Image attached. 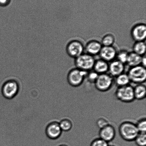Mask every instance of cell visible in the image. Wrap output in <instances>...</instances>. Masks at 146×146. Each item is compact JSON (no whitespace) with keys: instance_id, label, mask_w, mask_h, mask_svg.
Masks as SVG:
<instances>
[{"instance_id":"obj_20","label":"cell","mask_w":146,"mask_h":146,"mask_svg":"<svg viewBox=\"0 0 146 146\" xmlns=\"http://www.w3.org/2000/svg\"><path fill=\"white\" fill-rule=\"evenodd\" d=\"M60 126L63 132L68 133L72 130L73 123L69 119H64L59 123Z\"/></svg>"},{"instance_id":"obj_4","label":"cell","mask_w":146,"mask_h":146,"mask_svg":"<svg viewBox=\"0 0 146 146\" xmlns=\"http://www.w3.org/2000/svg\"><path fill=\"white\" fill-rule=\"evenodd\" d=\"M131 82L137 84H143L146 80V70L142 65L131 67L128 73Z\"/></svg>"},{"instance_id":"obj_10","label":"cell","mask_w":146,"mask_h":146,"mask_svg":"<svg viewBox=\"0 0 146 146\" xmlns=\"http://www.w3.org/2000/svg\"><path fill=\"white\" fill-rule=\"evenodd\" d=\"M45 132L48 138L55 140L58 139L61 136L63 131L60 126L59 123L53 122L47 126Z\"/></svg>"},{"instance_id":"obj_6","label":"cell","mask_w":146,"mask_h":146,"mask_svg":"<svg viewBox=\"0 0 146 146\" xmlns=\"http://www.w3.org/2000/svg\"><path fill=\"white\" fill-rule=\"evenodd\" d=\"M113 77L107 73L99 75L94 83L96 89L101 92H106L111 89L114 83Z\"/></svg>"},{"instance_id":"obj_22","label":"cell","mask_w":146,"mask_h":146,"mask_svg":"<svg viewBox=\"0 0 146 146\" xmlns=\"http://www.w3.org/2000/svg\"><path fill=\"white\" fill-rule=\"evenodd\" d=\"M134 141L137 146H146V133H139Z\"/></svg>"},{"instance_id":"obj_2","label":"cell","mask_w":146,"mask_h":146,"mask_svg":"<svg viewBox=\"0 0 146 146\" xmlns=\"http://www.w3.org/2000/svg\"><path fill=\"white\" fill-rule=\"evenodd\" d=\"M88 73L77 68L71 70L67 76L68 84L70 86L75 88L80 86L84 82Z\"/></svg>"},{"instance_id":"obj_26","label":"cell","mask_w":146,"mask_h":146,"mask_svg":"<svg viewBox=\"0 0 146 146\" xmlns=\"http://www.w3.org/2000/svg\"><path fill=\"white\" fill-rule=\"evenodd\" d=\"M98 75V74L94 71L89 73H88L86 77H87L89 82L94 84Z\"/></svg>"},{"instance_id":"obj_29","label":"cell","mask_w":146,"mask_h":146,"mask_svg":"<svg viewBox=\"0 0 146 146\" xmlns=\"http://www.w3.org/2000/svg\"><path fill=\"white\" fill-rule=\"evenodd\" d=\"M141 65L142 66L144 67H146V57L145 56H143L142 57V61H141Z\"/></svg>"},{"instance_id":"obj_24","label":"cell","mask_w":146,"mask_h":146,"mask_svg":"<svg viewBox=\"0 0 146 146\" xmlns=\"http://www.w3.org/2000/svg\"><path fill=\"white\" fill-rule=\"evenodd\" d=\"M135 124L139 133H146V119L145 118H143L139 120Z\"/></svg>"},{"instance_id":"obj_17","label":"cell","mask_w":146,"mask_h":146,"mask_svg":"<svg viewBox=\"0 0 146 146\" xmlns=\"http://www.w3.org/2000/svg\"><path fill=\"white\" fill-rule=\"evenodd\" d=\"M134 93L135 100L144 99L146 95L145 85L143 84H137L134 87Z\"/></svg>"},{"instance_id":"obj_18","label":"cell","mask_w":146,"mask_h":146,"mask_svg":"<svg viewBox=\"0 0 146 146\" xmlns=\"http://www.w3.org/2000/svg\"><path fill=\"white\" fill-rule=\"evenodd\" d=\"M114 82L117 86L119 87L129 85L131 81L128 74L123 73L115 77Z\"/></svg>"},{"instance_id":"obj_3","label":"cell","mask_w":146,"mask_h":146,"mask_svg":"<svg viewBox=\"0 0 146 146\" xmlns=\"http://www.w3.org/2000/svg\"><path fill=\"white\" fill-rule=\"evenodd\" d=\"M117 99L121 102L129 103L133 102L135 99L134 93V87L128 85L118 87L115 93Z\"/></svg>"},{"instance_id":"obj_31","label":"cell","mask_w":146,"mask_h":146,"mask_svg":"<svg viewBox=\"0 0 146 146\" xmlns=\"http://www.w3.org/2000/svg\"><path fill=\"white\" fill-rule=\"evenodd\" d=\"M109 146H116L115 145H109Z\"/></svg>"},{"instance_id":"obj_12","label":"cell","mask_w":146,"mask_h":146,"mask_svg":"<svg viewBox=\"0 0 146 146\" xmlns=\"http://www.w3.org/2000/svg\"><path fill=\"white\" fill-rule=\"evenodd\" d=\"M117 51L115 48L113 46H103L100 53L101 59L107 62L111 61L116 57Z\"/></svg>"},{"instance_id":"obj_16","label":"cell","mask_w":146,"mask_h":146,"mask_svg":"<svg viewBox=\"0 0 146 146\" xmlns=\"http://www.w3.org/2000/svg\"><path fill=\"white\" fill-rule=\"evenodd\" d=\"M142 57L143 56L139 55L133 51L129 53L127 63L131 67L140 65L141 64Z\"/></svg>"},{"instance_id":"obj_15","label":"cell","mask_w":146,"mask_h":146,"mask_svg":"<svg viewBox=\"0 0 146 146\" xmlns=\"http://www.w3.org/2000/svg\"><path fill=\"white\" fill-rule=\"evenodd\" d=\"M109 66V65L106 61L102 59H99L95 61L93 69L94 71L100 75L106 73L108 71Z\"/></svg>"},{"instance_id":"obj_21","label":"cell","mask_w":146,"mask_h":146,"mask_svg":"<svg viewBox=\"0 0 146 146\" xmlns=\"http://www.w3.org/2000/svg\"><path fill=\"white\" fill-rule=\"evenodd\" d=\"M115 41V37L111 34H108L103 37L101 44L103 46H113Z\"/></svg>"},{"instance_id":"obj_19","label":"cell","mask_w":146,"mask_h":146,"mask_svg":"<svg viewBox=\"0 0 146 146\" xmlns=\"http://www.w3.org/2000/svg\"><path fill=\"white\" fill-rule=\"evenodd\" d=\"M146 49V44L144 41L136 42L133 47V52L141 56L145 55Z\"/></svg>"},{"instance_id":"obj_7","label":"cell","mask_w":146,"mask_h":146,"mask_svg":"<svg viewBox=\"0 0 146 146\" xmlns=\"http://www.w3.org/2000/svg\"><path fill=\"white\" fill-rule=\"evenodd\" d=\"M19 89V85L17 81L14 80H9L3 86V95L6 98L11 99L18 94Z\"/></svg>"},{"instance_id":"obj_28","label":"cell","mask_w":146,"mask_h":146,"mask_svg":"<svg viewBox=\"0 0 146 146\" xmlns=\"http://www.w3.org/2000/svg\"><path fill=\"white\" fill-rule=\"evenodd\" d=\"M10 0H0V5L1 6H5L8 5Z\"/></svg>"},{"instance_id":"obj_5","label":"cell","mask_w":146,"mask_h":146,"mask_svg":"<svg viewBox=\"0 0 146 146\" xmlns=\"http://www.w3.org/2000/svg\"><path fill=\"white\" fill-rule=\"evenodd\" d=\"M95 61L93 56L83 54L75 59V64L77 68L88 72L93 69Z\"/></svg>"},{"instance_id":"obj_30","label":"cell","mask_w":146,"mask_h":146,"mask_svg":"<svg viewBox=\"0 0 146 146\" xmlns=\"http://www.w3.org/2000/svg\"><path fill=\"white\" fill-rule=\"evenodd\" d=\"M59 146H68L67 145H64V144H63V145H60Z\"/></svg>"},{"instance_id":"obj_23","label":"cell","mask_w":146,"mask_h":146,"mask_svg":"<svg viewBox=\"0 0 146 146\" xmlns=\"http://www.w3.org/2000/svg\"><path fill=\"white\" fill-rule=\"evenodd\" d=\"M129 53L125 50H122L117 53L116 57L117 60L120 61L123 64L127 63L128 59Z\"/></svg>"},{"instance_id":"obj_25","label":"cell","mask_w":146,"mask_h":146,"mask_svg":"<svg viewBox=\"0 0 146 146\" xmlns=\"http://www.w3.org/2000/svg\"><path fill=\"white\" fill-rule=\"evenodd\" d=\"M109 144L100 138L93 140L90 144V146H109Z\"/></svg>"},{"instance_id":"obj_8","label":"cell","mask_w":146,"mask_h":146,"mask_svg":"<svg viewBox=\"0 0 146 146\" xmlns=\"http://www.w3.org/2000/svg\"><path fill=\"white\" fill-rule=\"evenodd\" d=\"M84 47L81 41L74 40L68 43L66 47L67 53L70 57L76 58L83 54Z\"/></svg>"},{"instance_id":"obj_11","label":"cell","mask_w":146,"mask_h":146,"mask_svg":"<svg viewBox=\"0 0 146 146\" xmlns=\"http://www.w3.org/2000/svg\"><path fill=\"white\" fill-rule=\"evenodd\" d=\"M115 135V129L110 124L100 129L99 132V138L108 143L114 139Z\"/></svg>"},{"instance_id":"obj_27","label":"cell","mask_w":146,"mask_h":146,"mask_svg":"<svg viewBox=\"0 0 146 146\" xmlns=\"http://www.w3.org/2000/svg\"><path fill=\"white\" fill-rule=\"evenodd\" d=\"M96 124L97 127L100 129L106 126L107 125L110 124L108 120L104 118H101L98 119L97 121Z\"/></svg>"},{"instance_id":"obj_13","label":"cell","mask_w":146,"mask_h":146,"mask_svg":"<svg viewBox=\"0 0 146 146\" xmlns=\"http://www.w3.org/2000/svg\"><path fill=\"white\" fill-rule=\"evenodd\" d=\"M125 67L124 64L118 60L113 61L109 65L108 71L113 77H116L123 73Z\"/></svg>"},{"instance_id":"obj_9","label":"cell","mask_w":146,"mask_h":146,"mask_svg":"<svg viewBox=\"0 0 146 146\" xmlns=\"http://www.w3.org/2000/svg\"><path fill=\"white\" fill-rule=\"evenodd\" d=\"M131 34L133 39L136 42L145 41L146 37L145 24L139 23L134 26L131 29Z\"/></svg>"},{"instance_id":"obj_1","label":"cell","mask_w":146,"mask_h":146,"mask_svg":"<svg viewBox=\"0 0 146 146\" xmlns=\"http://www.w3.org/2000/svg\"><path fill=\"white\" fill-rule=\"evenodd\" d=\"M119 133L123 140L130 142L134 141L139 132L135 124L131 121H125L120 124Z\"/></svg>"},{"instance_id":"obj_14","label":"cell","mask_w":146,"mask_h":146,"mask_svg":"<svg viewBox=\"0 0 146 146\" xmlns=\"http://www.w3.org/2000/svg\"><path fill=\"white\" fill-rule=\"evenodd\" d=\"M102 47L99 41L92 40L87 43L85 48L87 54L94 56L100 54Z\"/></svg>"}]
</instances>
